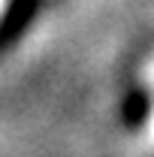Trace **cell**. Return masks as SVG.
<instances>
[{
	"mask_svg": "<svg viewBox=\"0 0 154 157\" xmlns=\"http://www.w3.org/2000/svg\"><path fill=\"white\" fill-rule=\"evenodd\" d=\"M148 136H151V142H154V112H151V118H148Z\"/></svg>",
	"mask_w": 154,
	"mask_h": 157,
	"instance_id": "obj_1",
	"label": "cell"
}]
</instances>
